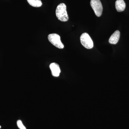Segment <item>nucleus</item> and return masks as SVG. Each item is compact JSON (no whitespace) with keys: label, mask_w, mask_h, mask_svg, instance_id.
Returning <instances> with one entry per match:
<instances>
[{"label":"nucleus","mask_w":129,"mask_h":129,"mask_svg":"<svg viewBox=\"0 0 129 129\" xmlns=\"http://www.w3.org/2000/svg\"><path fill=\"white\" fill-rule=\"evenodd\" d=\"M48 39L51 44L57 48L60 49L64 48V45L61 41L59 35L56 34H50L48 35Z\"/></svg>","instance_id":"nucleus-2"},{"label":"nucleus","mask_w":129,"mask_h":129,"mask_svg":"<svg viewBox=\"0 0 129 129\" xmlns=\"http://www.w3.org/2000/svg\"><path fill=\"white\" fill-rule=\"evenodd\" d=\"M115 8L118 12L124 11L125 8V3L123 0H117L115 2Z\"/></svg>","instance_id":"nucleus-7"},{"label":"nucleus","mask_w":129,"mask_h":129,"mask_svg":"<svg viewBox=\"0 0 129 129\" xmlns=\"http://www.w3.org/2000/svg\"><path fill=\"white\" fill-rule=\"evenodd\" d=\"M50 68L52 76L56 77L59 76L61 70L58 64L55 62L52 63L50 65Z\"/></svg>","instance_id":"nucleus-5"},{"label":"nucleus","mask_w":129,"mask_h":129,"mask_svg":"<svg viewBox=\"0 0 129 129\" xmlns=\"http://www.w3.org/2000/svg\"><path fill=\"white\" fill-rule=\"evenodd\" d=\"M29 4L35 7H39L42 5V2L41 0H27Z\"/></svg>","instance_id":"nucleus-8"},{"label":"nucleus","mask_w":129,"mask_h":129,"mask_svg":"<svg viewBox=\"0 0 129 129\" xmlns=\"http://www.w3.org/2000/svg\"><path fill=\"white\" fill-rule=\"evenodd\" d=\"M81 43L84 47L87 49H91L94 46L93 41L89 34L84 33L80 37Z\"/></svg>","instance_id":"nucleus-3"},{"label":"nucleus","mask_w":129,"mask_h":129,"mask_svg":"<svg viewBox=\"0 0 129 129\" xmlns=\"http://www.w3.org/2000/svg\"><path fill=\"white\" fill-rule=\"evenodd\" d=\"M90 5L96 16L98 17L101 16L103 8L101 1L91 0Z\"/></svg>","instance_id":"nucleus-4"},{"label":"nucleus","mask_w":129,"mask_h":129,"mask_svg":"<svg viewBox=\"0 0 129 129\" xmlns=\"http://www.w3.org/2000/svg\"><path fill=\"white\" fill-rule=\"evenodd\" d=\"M120 36V33L119 30H116L112 35L109 40V42L112 44H116L118 43Z\"/></svg>","instance_id":"nucleus-6"},{"label":"nucleus","mask_w":129,"mask_h":129,"mask_svg":"<svg viewBox=\"0 0 129 129\" xmlns=\"http://www.w3.org/2000/svg\"><path fill=\"white\" fill-rule=\"evenodd\" d=\"M56 14L58 20L62 22H67L69 20L68 15L67 11V6L64 3L59 4L57 7Z\"/></svg>","instance_id":"nucleus-1"},{"label":"nucleus","mask_w":129,"mask_h":129,"mask_svg":"<svg viewBox=\"0 0 129 129\" xmlns=\"http://www.w3.org/2000/svg\"><path fill=\"white\" fill-rule=\"evenodd\" d=\"M17 125L19 129H27L23 124L22 121L20 120H17Z\"/></svg>","instance_id":"nucleus-9"},{"label":"nucleus","mask_w":129,"mask_h":129,"mask_svg":"<svg viewBox=\"0 0 129 129\" xmlns=\"http://www.w3.org/2000/svg\"><path fill=\"white\" fill-rule=\"evenodd\" d=\"M1 128V125H0V128Z\"/></svg>","instance_id":"nucleus-10"}]
</instances>
